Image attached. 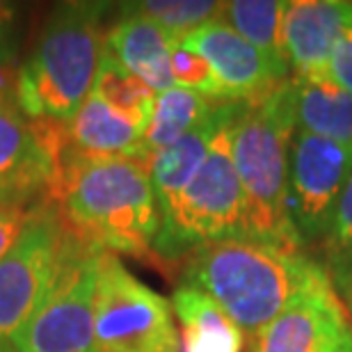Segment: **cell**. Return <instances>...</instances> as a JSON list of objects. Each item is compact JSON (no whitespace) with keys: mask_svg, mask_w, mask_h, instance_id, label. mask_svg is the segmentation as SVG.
I'll return each mask as SVG.
<instances>
[{"mask_svg":"<svg viewBox=\"0 0 352 352\" xmlns=\"http://www.w3.org/2000/svg\"><path fill=\"white\" fill-rule=\"evenodd\" d=\"M48 199L65 227L87 248L135 258L153 252L160 210L144 160L62 153Z\"/></svg>","mask_w":352,"mask_h":352,"instance_id":"1","label":"cell"},{"mask_svg":"<svg viewBox=\"0 0 352 352\" xmlns=\"http://www.w3.org/2000/svg\"><path fill=\"white\" fill-rule=\"evenodd\" d=\"M325 270L302 248L227 238L190 252L183 286L206 293L252 336L284 314Z\"/></svg>","mask_w":352,"mask_h":352,"instance_id":"2","label":"cell"},{"mask_svg":"<svg viewBox=\"0 0 352 352\" xmlns=\"http://www.w3.org/2000/svg\"><path fill=\"white\" fill-rule=\"evenodd\" d=\"M291 80L254 103H236L229 124L231 158L248 199L252 238L302 248L288 208V151L295 135Z\"/></svg>","mask_w":352,"mask_h":352,"instance_id":"3","label":"cell"},{"mask_svg":"<svg viewBox=\"0 0 352 352\" xmlns=\"http://www.w3.org/2000/svg\"><path fill=\"white\" fill-rule=\"evenodd\" d=\"M103 5L67 3L46 21L30 60L19 69V108L67 124L94 89L105 51Z\"/></svg>","mask_w":352,"mask_h":352,"instance_id":"4","label":"cell"},{"mask_svg":"<svg viewBox=\"0 0 352 352\" xmlns=\"http://www.w3.org/2000/svg\"><path fill=\"white\" fill-rule=\"evenodd\" d=\"M236 103L215 133L208 156L183 190L174 213L160 222L153 250L160 256L179 258L199 245L227 241V238H252L248 199L231 158L229 124Z\"/></svg>","mask_w":352,"mask_h":352,"instance_id":"5","label":"cell"},{"mask_svg":"<svg viewBox=\"0 0 352 352\" xmlns=\"http://www.w3.org/2000/svg\"><path fill=\"white\" fill-rule=\"evenodd\" d=\"M94 352H181L170 302L110 252L98 256Z\"/></svg>","mask_w":352,"mask_h":352,"instance_id":"6","label":"cell"},{"mask_svg":"<svg viewBox=\"0 0 352 352\" xmlns=\"http://www.w3.org/2000/svg\"><path fill=\"white\" fill-rule=\"evenodd\" d=\"M76 236L51 199H41L16 245L0 261V348L28 325L55 284Z\"/></svg>","mask_w":352,"mask_h":352,"instance_id":"7","label":"cell"},{"mask_svg":"<svg viewBox=\"0 0 352 352\" xmlns=\"http://www.w3.org/2000/svg\"><path fill=\"white\" fill-rule=\"evenodd\" d=\"M101 252L76 238L55 284L10 346L16 352H94V307Z\"/></svg>","mask_w":352,"mask_h":352,"instance_id":"8","label":"cell"},{"mask_svg":"<svg viewBox=\"0 0 352 352\" xmlns=\"http://www.w3.org/2000/svg\"><path fill=\"white\" fill-rule=\"evenodd\" d=\"M352 174V146L295 131L288 151V208L302 243L327 241Z\"/></svg>","mask_w":352,"mask_h":352,"instance_id":"9","label":"cell"},{"mask_svg":"<svg viewBox=\"0 0 352 352\" xmlns=\"http://www.w3.org/2000/svg\"><path fill=\"white\" fill-rule=\"evenodd\" d=\"M65 153V124L28 117L16 103H0V199H48Z\"/></svg>","mask_w":352,"mask_h":352,"instance_id":"10","label":"cell"},{"mask_svg":"<svg viewBox=\"0 0 352 352\" xmlns=\"http://www.w3.org/2000/svg\"><path fill=\"white\" fill-rule=\"evenodd\" d=\"M248 352H352V327L325 270L284 314L250 336Z\"/></svg>","mask_w":352,"mask_h":352,"instance_id":"11","label":"cell"},{"mask_svg":"<svg viewBox=\"0 0 352 352\" xmlns=\"http://www.w3.org/2000/svg\"><path fill=\"white\" fill-rule=\"evenodd\" d=\"M176 44L199 53L208 62L222 89V101L227 103L261 101L288 82V67L272 62L222 21L197 28Z\"/></svg>","mask_w":352,"mask_h":352,"instance_id":"12","label":"cell"},{"mask_svg":"<svg viewBox=\"0 0 352 352\" xmlns=\"http://www.w3.org/2000/svg\"><path fill=\"white\" fill-rule=\"evenodd\" d=\"M352 28V0H295L284 16V51L295 80L329 78V53Z\"/></svg>","mask_w":352,"mask_h":352,"instance_id":"13","label":"cell"},{"mask_svg":"<svg viewBox=\"0 0 352 352\" xmlns=\"http://www.w3.org/2000/svg\"><path fill=\"white\" fill-rule=\"evenodd\" d=\"M172 46L174 39L163 28L129 10L105 34L108 53L156 94L176 87L172 76Z\"/></svg>","mask_w":352,"mask_h":352,"instance_id":"14","label":"cell"},{"mask_svg":"<svg viewBox=\"0 0 352 352\" xmlns=\"http://www.w3.org/2000/svg\"><path fill=\"white\" fill-rule=\"evenodd\" d=\"M231 105L234 103H217L206 122L192 133H188L186 138H181L179 142H174L167 149L153 153L149 158V179L153 186V195H156V204L160 210V222L167 220L176 204H179L183 190L188 188V183L192 181V176L199 172L204 160L208 156V149L213 144L215 133L220 131L222 122L227 119Z\"/></svg>","mask_w":352,"mask_h":352,"instance_id":"15","label":"cell"},{"mask_svg":"<svg viewBox=\"0 0 352 352\" xmlns=\"http://www.w3.org/2000/svg\"><path fill=\"white\" fill-rule=\"evenodd\" d=\"M142 129L89 94L80 110L65 124V153L80 158H138Z\"/></svg>","mask_w":352,"mask_h":352,"instance_id":"16","label":"cell"},{"mask_svg":"<svg viewBox=\"0 0 352 352\" xmlns=\"http://www.w3.org/2000/svg\"><path fill=\"white\" fill-rule=\"evenodd\" d=\"M172 309L181 325V352H243L245 332L206 293L181 286L172 295Z\"/></svg>","mask_w":352,"mask_h":352,"instance_id":"17","label":"cell"},{"mask_svg":"<svg viewBox=\"0 0 352 352\" xmlns=\"http://www.w3.org/2000/svg\"><path fill=\"white\" fill-rule=\"evenodd\" d=\"M298 131L352 146V94L332 78L291 80Z\"/></svg>","mask_w":352,"mask_h":352,"instance_id":"18","label":"cell"},{"mask_svg":"<svg viewBox=\"0 0 352 352\" xmlns=\"http://www.w3.org/2000/svg\"><path fill=\"white\" fill-rule=\"evenodd\" d=\"M213 98L197 94V91L172 87L167 91L156 94V103H153L151 119L142 133V146H140V160L149 165V158L153 153L167 149L181 138L206 122L217 108Z\"/></svg>","mask_w":352,"mask_h":352,"instance_id":"19","label":"cell"},{"mask_svg":"<svg viewBox=\"0 0 352 352\" xmlns=\"http://www.w3.org/2000/svg\"><path fill=\"white\" fill-rule=\"evenodd\" d=\"M288 3L281 0H234L224 3L220 21L277 65L288 67L284 51V16Z\"/></svg>","mask_w":352,"mask_h":352,"instance_id":"20","label":"cell"},{"mask_svg":"<svg viewBox=\"0 0 352 352\" xmlns=\"http://www.w3.org/2000/svg\"><path fill=\"white\" fill-rule=\"evenodd\" d=\"M91 94H96L105 105H110L112 110L142 131L149 124L153 103H156V91L140 80L135 74L119 65L108 53V48L103 51Z\"/></svg>","mask_w":352,"mask_h":352,"instance_id":"21","label":"cell"},{"mask_svg":"<svg viewBox=\"0 0 352 352\" xmlns=\"http://www.w3.org/2000/svg\"><path fill=\"white\" fill-rule=\"evenodd\" d=\"M222 5L224 3H213V0H144L126 5V10L142 14L163 28L174 41H179L197 28L210 21H220Z\"/></svg>","mask_w":352,"mask_h":352,"instance_id":"22","label":"cell"},{"mask_svg":"<svg viewBox=\"0 0 352 352\" xmlns=\"http://www.w3.org/2000/svg\"><path fill=\"white\" fill-rule=\"evenodd\" d=\"M172 76L174 85L204 94L213 98V101H222V89L217 85L208 62L199 53L190 51V48L176 44V41L172 46Z\"/></svg>","mask_w":352,"mask_h":352,"instance_id":"23","label":"cell"},{"mask_svg":"<svg viewBox=\"0 0 352 352\" xmlns=\"http://www.w3.org/2000/svg\"><path fill=\"white\" fill-rule=\"evenodd\" d=\"M327 245H329V265L336 267V265L352 263V174L339 197V204H336Z\"/></svg>","mask_w":352,"mask_h":352,"instance_id":"24","label":"cell"},{"mask_svg":"<svg viewBox=\"0 0 352 352\" xmlns=\"http://www.w3.org/2000/svg\"><path fill=\"white\" fill-rule=\"evenodd\" d=\"M39 201H0V261L23 234Z\"/></svg>","mask_w":352,"mask_h":352,"instance_id":"25","label":"cell"},{"mask_svg":"<svg viewBox=\"0 0 352 352\" xmlns=\"http://www.w3.org/2000/svg\"><path fill=\"white\" fill-rule=\"evenodd\" d=\"M329 78L352 94V28L341 32L329 53Z\"/></svg>","mask_w":352,"mask_h":352,"instance_id":"26","label":"cell"},{"mask_svg":"<svg viewBox=\"0 0 352 352\" xmlns=\"http://www.w3.org/2000/svg\"><path fill=\"white\" fill-rule=\"evenodd\" d=\"M14 37H16V10L0 3V65H12Z\"/></svg>","mask_w":352,"mask_h":352,"instance_id":"27","label":"cell"},{"mask_svg":"<svg viewBox=\"0 0 352 352\" xmlns=\"http://www.w3.org/2000/svg\"><path fill=\"white\" fill-rule=\"evenodd\" d=\"M329 277H332L334 288L343 295V300H346V311H348L350 327H352V263L332 267V274H329Z\"/></svg>","mask_w":352,"mask_h":352,"instance_id":"28","label":"cell"},{"mask_svg":"<svg viewBox=\"0 0 352 352\" xmlns=\"http://www.w3.org/2000/svg\"><path fill=\"white\" fill-rule=\"evenodd\" d=\"M0 352H16L12 346H5V348H0Z\"/></svg>","mask_w":352,"mask_h":352,"instance_id":"29","label":"cell"},{"mask_svg":"<svg viewBox=\"0 0 352 352\" xmlns=\"http://www.w3.org/2000/svg\"><path fill=\"white\" fill-rule=\"evenodd\" d=\"M0 201H3V199H0Z\"/></svg>","mask_w":352,"mask_h":352,"instance_id":"30","label":"cell"}]
</instances>
